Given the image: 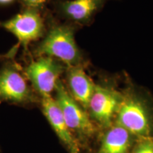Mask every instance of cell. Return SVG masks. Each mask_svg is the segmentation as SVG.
Wrapping results in <instances>:
<instances>
[{"instance_id":"6da1fadb","label":"cell","mask_w":153,"mask_h":153,"mask_svg":"<svg viewBox=\"0 0 153 153\" xmlns=\"http://www.w3.org/2000/svg\"><path fill=\"white\" fill-rule=\"evenodd\" d=\"M122 101L114 123L137 138L153 137V97L146 89L131 80L122 89Z\"/></svg>"},{"instance_id":"7a4b0ae2","label":"cell","mask_w":153,"mask_h":153,"mask_svg":"<svg viewBox=\"0 0 153 153\" xmlns=\"http://www.w3.org/2000/svg\"><path fill=\"white\" fill-rule=\"evenodd\" d=\"M74 33L75 28L72 24L53 23L34 48V57H53L67 67L85 65L83 54L76 44Z\"/></svg>"},{"instance_id":"3957f363","label":"cell","mask_w":153,"mask_h":153,"mask_svg":"<svg viewBox=\"0 0 153 153\" xmlns=\"http://www.w3.org/2000/svg\"><path fill=\"white\" fill-rule=\"evenodd\" d=\"M55 100L60 107L68 127L82 148H89L95 139H99L101 130L85 109L78 104L65 85L62 79L55 89Z\"/></svg>"},{"instance_id":"277c9868","label":"cell","mask_w":153,"mask_h":153,"mask_svg":"<svg viewBox=\"0 0 153 153\" xmlns=\"http://www.w3.org/2000/svg\"><path fill=\"white\" fill-rule=\"evenodd\" d=\"M121 101V90L113 82L103 81L95 85L87 111L94 123L103 131L114 123Z\"/></svg>"},{"instance_id":"5b68a950","label":"cell","mask_w":153,"mask_h":153,"mask_svg":"<svg viewBox=\"0 0 153 153\" xmlns=\"http://www.w3.org/2000/svg\"><path fill=\"white\" fill-rule=\"evenodd\" d=\"M21 71L22 69L15 62H7L0 68V104L28 106L40 103L41 97Z\"/></svg>"},{"instance_id":"8992f818","label":"cell","mask_w":153,"mask_h":153,"mask_svg":"<svg viewBox=\"0 0 153 153\" xmlns=\"http://www.w3.org/2000/svg\"><path fill=\"white\" fill-rule=\"evenodd\" d=\"M67 66L57 59L41 56L32 60L23 70V74L40 97L54 92Z\"/></svg>"},{"instance_id":"52a82bcc","label":"cell","mask_w":153,"mask_h":153,"mask_svg":"<svg viewBox=\"0 0 153 153\" xmlns=\"http://www.w3.org/2000/svg\"><path fill=\"white\" fill-rule=\"evenodd\" d=\"M43 11L24 8L11 19L0 22V27L12 33L17 39V45L28 51L32 42L42 39L46 33Z\"/></svg>"},{"instance_id":"ba28073f","label":"cell","mask_w":153,"mask_h":153,"mask_svg":"<svg viewBox=\"0 0 153 153\" xmlns=\"http://www.w3.org/2000/svg\"><path fill=\"white\" fill-rule=\"evenodd\" d=\"M108 0H53L57 14L72 24L87 25Z\"/></svg>"},{"instance_id":"9c48e42d","label":"cell","mask_w":153,"mask_h":153,"mask_svg":"<svg viewBox=\"0 0 153 153\" xmlns=\"http://www.w3.org/2000/svg\"><path fill=\"white\" fill-rule=\"evenodd\" d=\"M42 111L68 153H81V147L67 126L60 107L52 95L41 97Z\"/></svg>"},{"instance_id":"30bf717a","label":"cell","mask_w":153,"mask_h":153,"mask_svg":"<svg viewBox=\"0 0 153 153\" xmlns=\"http://www.w3.org/2000/svg\"><path fill=\"white\" fill-rule=\"evenodd\" d=\"M66 85L72 97L86 110L94 91L96 84L86 72L85 65L67 67Z\"/></svg>"},{"instance_id":"8fae6325","label":"cell","mask_w":153,"mask_h":153,"mask_svg":"<svg viewBox=\"0 0 153 153\" xmlns=\"http://www.w3.org/2000/svg\"><path fill=\"white\" fill-rule=\"evenodd\" d=\"M99 146L93 153H131L137 137L128 131L114 123L101 131Z\"/></svg>"},{"instance_id":"7c38bea8","label":"cell","mask_w":153,"mask_h":153,"mask_svg":"<svg viewBox=\"0 0 153 153\" xmlns=\"http://www.w3.org/2000/svg\"><path fill=\"white\" fill-rule=\"evenodd\" d=\"M131 153H153V137L137 138Z\"/></svg>"},{"instance_id":"4fadbf2b","label":"cell","mask_w":153,"mask_h":153,"mask_svg":"<svg viewBox=\"0 0 153 153\" xmlns=\"http://www.w3.org/2000/svg\"><path fill=\"white\" fill-rule=\"evenodd\" d=\"M24 8H29L43 11L50 0H19Z\"/></svg>"},{"instance_id":"5bb4252c","label":"cell","mask_w":153,"mask_h":153,"mask_svg":"<svg viewBox=\"0 0 153 153\" xmlns=\"http://www.w3.org/2000/svg\"><path fill=\"white\" fill-rule=\"evenodd\" d=\"M16 52L11 48L10 51H9L7 54L5 55H0V59L5 58V59H9V60H14L15 55H16Z\"/></svg>"},{"instance_id":"9a60e30c","label":"cell","mask_w":153,"mask_h":153,"mask_svg":"<svg viewBox=\"0 0 153 153\" xmlns=\"http://www.w3.org/2000/svg\"><path fill=\"white\" fill-rule=\"evenodd\" d=\"M15 0H0V6L9 5L14 2Z\"/></svg>"}]
</instances>
